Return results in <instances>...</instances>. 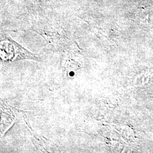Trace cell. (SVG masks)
Listing matches in <instances>:
<instances>
[{
	"mask_svg": "<svg viewBox=\"0 0 153 153\" xmlns=\"http://www.w3.org/2000/svg\"><path fill=\"white\" fill-rule=\"evenodd\" d=\"M1 59L4 61L22 60L40 61L39 57L28 51L4 33L1 34Z\"/></svg>",
	"mask_w": 153,
	"mask_h": 153,
	"instance_id": "1",
	"label": "cell"
}]
</instances>
